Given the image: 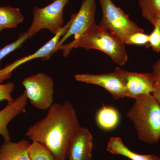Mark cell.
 Returning <instances> with one entry per match:
<instances>
[{
	"mask_svg": "<svg viewBox=\"0 0 160 160\" xmlns=\"http://www.w3.org/2000/svg\"><path fill=\"white\" fill-rule=\"evenodd\" d=\"M80 127L76 112L69 101L54 103L46 117L27 129L26 136L47 147L55 160H66L69 143Z\"/></svg>",
	"mask_w": 160,
	"mask_h": 160,
	"instance_id": "cell-1",
	"label": "cell"
},
{
	"mask_svg": "<svg viewBox=\"0 0 160 160\" xmlns=\"http://www.w3.org/2000/svg\"><path fill=\"white\" fill-rule=\"evenodd\" d=\"M80 47L86 50L96 49L103 52L120 66H124L128 61V54L124 42L96 24L78 38L61 46L59 50H62L63 56L66 57L72 49Z\"/></svg>",
	"mask_w": 160,
	"mask_h": 160,
	"instance_id": "cell-2",
	"label": "cell"
},
{
	"mask_svg": "<svg viewBox=\"0 0 160 160\" xmlns=\"http://www.w3.org/2000/svg\"><path fill=\"white\" fill-rule=\"evenodd\" d=\"M127 116L133 123L139 139L148 144L160 140V105L152 94L135 99Z\"/></svg>",
	"mask_w": 160,
	"mask_h": 160,
	"instance_id": "cell-3",
	"label": "cell"
},
{
	"mask_svg": "<svg viewBox=\"0 0 160 160\" xmlns=\"http://www.w3.org/2000/svg\"><path fill=\"white\" fill-rule=\"evenodd\" d=\"M102 16L99 26L114 35L124 43L131 33L144 30L130 19L129 16L117 7L112 0H99Z\"/></svg>",
	"mask_w": 160,
	"mask_h": 160,
	"instance_id": "cell-4",
	"label": "cell"
},
{
	"mask_svg": "<svg viewBox=\"0 0 160 160\" xmlns=\"http://www.w3.org/2000/svg\"><path fill=\"white\" fill-rule=\"evenodd\" d=\"M69 0H55L43 8L35 6L33 10V21L26 31L31 38L40 30L48 29L55 35L64 26L63 10Z\"/></svg>",
	"mask_w": 160,
	"mask_h": 160,
	"instance_id": "cell-5",
	"label": "cell"
},
{
	"mask_svg": "<svg viewBox=\"0 0 160 160\" xmlns=\"http://www.w3.org/2000/svg\"><path fill=\"white\" fill-rule=\"evenodd\" d=\"M22 83L30 104L40 110H49L54 103V83L52 78L41 72L25 78Z\"/></svg>",
	"mask_w": 160,
	"mask_h": 160,
	"instance_id": "cell-6",
	"label": "cell"
},
{
	"mask_svg": "<svg viewBox=\"0 0 160 160\" xmlns=\"http://www.w3.org/2000/svg\"><path fill=\"white\" fill-rule=\"evenodd\" d=\"M96 0H84L78 12L75 13L71 26L66 34L61 38L53 50V53L59 50L68 38L74 36V39L78 38L86 30L96 24L95 20L96 12Z\"/></svg>",
	"mask_w": 160,
	"mask_h": 160,
	"instance_id": "cell-7",
	"label": "cell"
},
{
	"mask_svg": "<svg viewBox=\"0 0 160 160\" xmlns=\"http://www.w3.org/2000/svg\"><path fill=\"white\" fill-rule=\"evenodd\" d=\"M113 72L122 81L127 97L135 99L142 95L152 94L153 88V78L152 73L130 72L116 68Z\"/></svg>",
	"mask_w": 160,
	"mask_h": 160,
	"instance_id": "cell-8",
	"label": "cell"
},
{
	"mask_svg": "<svg viewBox=\"0 0 160 160\" xmlns=\"http://www.w3.org/2000/svg\"><path fill=\"white\" fill-rule=\"evenodd\" d=\"M75 13L72 14L71 18L57 34L48 42L42 46L34 53L14 61L2 69H0V83L11 77L12 71L18 66L32 60L41 58L42 60H48L53 55V51L59 41L69 30L74 19Z\"/></svg>",
	"mask_w": 160,
	"mask_h": 160,
	"instance_id": "cell-9",
	"label": "cell"
},
{
	"mask_svg": "<svg viewBox=\"0 0 160 160\" xmlns=\"http://www.w3.org/2000/svg\"><path fill=\"white\" fill-rule=\"evenodd\" d=\"M74 78L78 82L94 84L103 87L111 93L114 99L127 97L126 89L122 81L113 72L97 75L77 74Z\"/></svg>",
	"mask_w": 160,
	"mask_h": 160,
	"instance_id": "cell-10",
	"label": "cell"
},
{
	"mask_svg": "<svg viewBox=\"0 0 160 160\" xmlns=\"http://www.w3.org/2000/svg\"><path fill=\"white\" fill-rule=\"evenodd\" d=\"M92 137L89 129L80 127L69 143L66 156L69 160H91Z\"/></svg>",
	"mask_w": 160,
	"mask_h": 160,
	"instance_id": "cell-11",
	"label": "cell"
},
{
	"mask_svg": "<svg viewBox=\"0 0 160 160\" xmlns=\"http://www.w3.org/2000/svg\"><path fill=\"white\" fill-rule=\"evenodd\" d=\"M27 100L26 92L24 91L19 96L15 99L13 102L8 103L4 109L0 110V134L3 137L5 142L11 140L8 125L12 120L25 111Z\"/></svg>",
	"mask_w": 160,
	"mask_h": 160,
	"instance_id": "cell-12",
	"label": "cell"
},
{
	"mask_svg": "<svg viewBox=\"0 0 160 160\" xmlns=\"http://www.w3.org/2000/svg\"><path fill=\"white\" fill-rule=\"evenodd\" d=\"M30 143L26 140L5 142L0 147V160H30L28 149Z\"/></svg>",
	"mask_w": 160,
	"mask_h": 160,
	"instance_id": "cell-13",
	"label": "cell"
},
{
	"mask_svg": "<svg viewBox=\"0 0 160 160\" xmlns=\"http://www.w3.org/2000/svg\"><path fill=\"white\" fill-rule=\"evenodd\" d=\"M106 150L112 154L120 155L128 158L130 160H160L155 155H142L133 152L124 144L119 137L110 138Z\"/></svg>",
	"mask_w": 160,
	"mask_h": 160,
	"instance_id": "cell-14",
	"label": "cell"
},
{
	"mask_svg": "<svg viewBox=\"0 0 160 160\" xmlns=\"http://www.w3.org/2000/svg\"><path fill=\"white\" fill-rule=\"evenodd\" d=\"M95 118L101 129L109 131L117 127L120 122V115L114 107L103 106L97 112Z\"/></svg>",
	"mask_w": 160,
	"mask_h": 160,
	"instance_id": "cell-15",
	"label": "cell"
},
{
	"mask_svg": "<svg viewBox=\"0 0 160 160\" xmlns=\"http://www.w3.org/2000/svg\"><path fill=\"white\" fill-rule=\"evenodd\" d=\"M24 18L19 8L9 6L0 7V27L3 29L16 28Z\"/></svg>",
	"mask_w": 160,
	"mask_h": 160,
	"instance_id": "cell-16",
	"label": "cell"
},
{
	"mask_svg": "<svg viewBox=\"0 0 160 160\" xmlns=\"http://www.w3.org/2000/svg\"><path fill=\"white\" fill-rule=\"evenodd\" d=\"M142 15L152 25L160 19V0H139Z\"/></svg>",
	"mask_w": 160,
	"mask_h": 160,
	"instance_id": "cell-17",
	"label": "cell"
},
{
	"mask_svg": "<svg viewBox=\"0 0 160 160\" xmlns=\"http://www.w3.org/2000/svg\"><path fill=\"white\" fill-rule=\"evenodd\" d=\"M30 160H55L54 155L47 147L42 143L32 141L28 149Z\"/></svg>",
	"mask_w": 160,
	"mask_h": 160,
	"instance_id": "cell-18",
	"label": "cell"
},
{
	"mask_svg": "<svg viewBox=\"0 0 160 160\" xmlns=\"http://www.w3.org/2000/svg\"><path fill=\"white\" fill-rule=\"evenodd\" d=\"M29 38V35L26 32H22L20 35L19 37L18 38V39L9 45H6L0 49V66H1V61L5 57L12 52L14 51L16 49L20 48L23 45V43Z\"/></svg>",
	"mask_w": 160,
	"mask_h": 160,
	"instance_id": "cell-19",
	"label": "cell"
},
{
	"mask_svg": "<svg viewBox=\"0 0 160 160\" xmlns=\"http://www.w3.org/2000/svg\"><path fill=\"white\" fill-rule=\"evenodd\" d=\"M154 29L149 35V42L147 47H151L155 52H160V19L154 25Z\"/></svg>",
	"mask_w": 160,
	"mask_h": 160,
	"instance_id": "cell-20",
	"label": "cell"
},
{
	"mask_svg": "<svg viewBox=\"0 0 160 160\" xmlns=\"http://www.w3.org/2000/svg\"><path fill=\"white\" fill-rule=\"evenodd\" d=\"M153 88L152 94L160 105V59H158L152 66Z\"/></svg>",
	"mask_w": 160,
	"mask_h": 160,
	"instance_id": "cell-21",
	"label": "cell"
},
{
	"mask_svg": "<svg viewBox=\"0 0 160 160\" xmlns=\"http://www.w3.org/2000/svg\"><path fill=\"white\" fill-rule=\"evenodd\" d=\"M149 35L144 32H136L129 35L125 41L124 44L137 46H147L149 43Z\"/></svg>",
	"mask_w": 160,
	"mask_h": 160,
	"instance_id": "cell-22",
	"label": "cell"
},
{
	"mask_svg": "<svg viewBox=\"0 0 160 160\" xmlns=\"http://www.w3.org/2000/svg\"><path fill=\"white\" fill-rule=\"evenodd\" d=\"M14 89V83L9 82L3 84L0 83V102L6 101L8 103L13 102L14 99L12 97V93Z\"/></svg>",
	"mask_w": 160,
	"mask_h": 160,
	"instance_id": "cell-23",
	"label": "cell"
},
{
	"mask_svg": "<svg viewBox=\"0 0 160 160\" xmlns=\"http://www.w3.org/2000/svg\"><path fill=\"white\" fill-rule=\"evenodd\" d=\"M2 30H3V29H2V28H1V27H0V32H1L2 31Z\"/></svg>",
	"mask_w": 160,
	"mask_h": 160,
	"instance_id": "cell-24",
	"label": "cell"
},
{
	"mask_svg": "<svg viewBox=\"0 0 160 160\" xmlns=\"http://www.w3.org/2000/svg\"><path fill=\"white\" fill-rule=\"evenodd\" d=\"M50 1H52V2H53V1H55V0H50Z\"/></svg>",
	"mask_w": 160,
	"mask_h": 160,
	"instance_id": "cell-25",
	"label": "cell"
}]
</instances>
